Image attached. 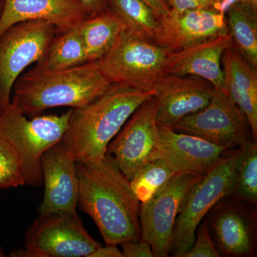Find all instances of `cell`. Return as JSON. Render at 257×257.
I'll return each instance as SVG.
<instances>
[{"label": "cell", "instance_id": "cell-22", "mask_svg": "<svg viewBox=\"0 0 257 257\" xmlns=\"http://www.w3.org/2000/svg\"><path fill=\"white\" fill-rule=\"evenodd\" d=\"M109 10L124 30L149 41H155L160 15L143 0H108Z\"/></svg>", "mask_w": 257, "mask_h": 257}, {"label": "cell", "instance_id": "cell-3", "mask_svg": "<svg viewBox=\"0 0 257 257\" xmlns=\"http://www.w3.org/2000/svg\"><path fill=\"white\" fill-rule=\"evenodd\" d=\"M111 84L103 74L99 61L61 70L36 65L17 79L11 102L32 117L52 108L87 105Z\"/></svg>", "mask_w": 257, "mask_h": 257}, {"label": "cell", "instance_id": "cell-28", "mask_svg": "<svg viewBox=\"0 0 257 257\" xmlns=\"http://www.w3.org/2000/svg\"><path fill=\"white\" fill-rule=\"evenodd\" d=\"M171 10L175 12H183L196 8H212L224 11L221 0H166Z\"/></svg>", "mask_w": 257, "mask_h": 257}, {"label": "cell", "instance_id": "cell-5", "mask_svg": "<svg viewBox=\"0 0 257 257\" xmlns=\"http://www.w3.org/2000/svg\"><path fill=\"white\" fill-rule=\"evenodd\" d=\"M239 154V147L222 157L186 194L172 235L170 253L173 256H184L192 247L204 216L224 198L234 194L235 167Z\"/></svg>", "mask_w": 257, "mask_h": 257}, {"label": "cell", "instance_id": "cell-14", "mask_svg": "<svg viewBox=\"0 0 257 257\" xmlns=\"http://www.w3.org/2000/svg\"><path fill=\"white\" fill-rule=\"evenodd\" d=\"M41 166L45 194L39 207V215L77 213L79 180L76 162L61 142L43 154Z\"/></svg>", "mask_w": 257, "mask_h": 257}, {"label": "cell", "instance_id": "cell-17", "mask_svg": "<svg viewBox=\"0 0 257 257\" xmlns=\"http://www.w3.org/2000/svg\"><path fill=\"white\" fill-rule=\"evenodd\" d=\"M231 46L229 35L213 37L178 52H170L165 74L195 76L205 79L218 90H224V72L221 59Z\"/></svg>", "mask_w": 257, "mask_h": 257}, {"label": "cell", "instance_id": "cell-13", "mask_svg": "<svg viewBox=\"0 0 257 257\" xmlns=\"http://www.w3.org/2000/svg\"><path fill=\"white\" fill-rule=\"evenodd\" d=\"M214 89L201 77L165 74L153 88L157 121L172 127L185 116L202 110L210 102Z\"/></svg>", "mask_w": 257, "mask_h": 257}, {"label": "cell", "instance_id": "cell-33", "mask_svg": "<svg viewBox=\"0 0 257 257\" xmlns=\"http://www.w3.org/2000/svg\"><path fill=\"white\" fill-rule=\"evenodd\" d=\"M223 9L226 12L228 7L233 4L243 5L257 11V0H221Z\"/></svg>", "mask_w": 257, "mask_h": 257}, {"label": "cell", "instance_id": "cell-12", "mask_svg": "<svg viewBox=\"0 0 257 257\" xmlns=\"http://www.w3.org/2000/svg\"><path fill=\"white\" fill-rule=\"evenodd\" d=\"M229 35L224 11L196 8L183 12L171 10L160 17L155 43L171 52H178L213 38Z\"/></svg>", "mask_w": 257, "mask_h": 257}, {"label": "cell", "instance_id": "cell-20", "mask_svg": "<svg viewBox=\"0 0 257 257\" xmlns=\"http://www.w3.org/2000/svg\"><path fill=\"white\" fill-rule=\"evenodd\" d=\"M87 62L100 60L124 30L110 10L84 19L78 25Z\"/></svg>", "mask_w": 257, "mask_h": 257}, {"label": "cell", "instance_id": "cell-31", "mask_svg": "<svg viewBox=\"0 0 257 257\" xmlns=\"http://www.w3.org/2000/svg\"><path fill=\"white\" fill-rule=\"evenodd\" d=\"M88 257H124V255L118 248L117 245L106 244L105 246L101 245Z\"/></svg>", "mask_w": 257, "mask_h": 257}, {"label": "cell", "instance_id": "cell-18", "mask_svg": "<svg viewBox=\"0 0 257 257\" xmlns=\"http://www.w3.org/2000/svg\"><path fill=\"white\" fill-rule=\"evenodd\" d=\"M254 219L243 208L221 204L211 224L221 249L234 256H252L256 249Z\"/></svg>", "mask_w": 257, "mask_h": 257}, {"label": "cell", "instance_id": "cell-11", "mask_svg": "<svg viewBox=\"0 0 257 257\" xmlns=\"http://www.w3.org/2000/svg\"><path fill=\"white\" fill-rule=\"evenodd\" d=\"M204 175L179 173L148 202L140 204L141 239L151 245L154 256L170 254L176 219L186 194Z\"/></svg>", "mask_w": 257, "mask_h": 257}, {"label": "cell", "instance_id": "cell-23", "mask_svg": "<svg viewBox=\"0 0 257 257\" xmlns=\"http://www.w3.org/2000/svg\"><path fill=\"white\" fill-rule=\"evenodd\" d=\"M87 62L78 26L56 35L39 67L50 70L72 68Z\"/></svg>", "mask_w": 257, "mask_h": 257}, {"label": "cell", "instance_id": "cell-15", "mask_svg": "<svg viewBox=\"0 0 257 257\" xmlns=\"http://www.w3.org/2000/svg\"><path fill=\"white\" fill-rule=\"evenodd\" d=\"M162 160L179 173L204 175L222 159L226 147L211 143L189 134L176 133L173 128L159 124Z\"/></svg>", "mask_w": 257, "mask_h": 257}, {"label": "cell", "instance_id": "cell-35", "mask_svg": "<svg viewBox=\"0 0 257 257\" xmlns=\"http://www.w3.org/2000/svg\"><path fill=\"white\" fill-rule=\"evenodd\" d=\"M0 256H5L4 251H3L1 246H0Z\"/></svg>", "mask_w": 257, "mask_h": 257}, {"label": "cell", "instance_id": "cell-21", "mask_svg": "<svg viewBox=\"0 0 257 257\" xmlns=\"http://www.w3.org/2000/svg\"><path fill=\"white\" fill-rule=\"evenodd\" d=\"M225 13L227 15L231 47L257 71V11L233 4L228 7Z\"/></svg>", "mask_w": 257, "mask_h": 257}, {"label": "cell", "instance_id": "cell-4", "mask_svg": "<svg viewBox=\"0 0 257 257\" xmlns=\"http://www.w3.org/2000/svg\"><path fill=\"white\" fill-rule=\"evenodd\" d=\"M70 110L62 114L37 115L28 119L13 103L0 114V139L18 155L28 185L43 184L41 159L47 150L62 141Z\"/></svg>", "mask_w": 257, "mask_h": 257}, {"label": "cell", "instance_id": "cell-2", "mask_svg": "<svg viewBox=\"0 0 257 257\" xmlns=\"http://www.w3.org/2000/svg\"><path fill=\"white\" fill-rule=\"evenodd\" d=\"M153 94L154 90L112 83L92 102L71 109L61 144L76 163L99 162L128 118Z\"/></svg>", "mask_w": 257, "mask_h": 257}, {"label": "cell", "instance_id": "cell-6", "mask_svg": "<svg viewBox=\"0 0 257 257\" xmlns=\"http://www.w3.org/2000/svg\"><path fill=\"white\" fill-rule=\"evenodd\" d=\"M170 51L123 30L114 45L99 60L103 74L111 83L125 84L143 91L165 74Z\"/></svg>", "mask_w": 257, "mask_h": 257}, {"label": "cell", "instance_id": "cell-1", "mask_svg": "<svg viewBox=\"0 0 257 257\" xmlns=\"http://www.w3.org/2000/svg\"><path fill=\"white\" fill-rule=\"evenodd\" d=\"M78 205L95 222L106 244L141 240L140 203L116 160L106 153L94 163H76Z\"/></svg>", "mask_w": 257, "mask_h": 257}, {"label": "cell", "instance_id": "cell-9", "mask_svg": "<svg viewBox=\"0 0 257 257\" xmlns=\"http://www.w3.org/2000/svg\"><path fill=\"white\" fill-rule=\"evenodd\" d=\"M107 147L120 170L131 180L144 165L160 155L161 136L153 96L144 101Z\"/></svg>", "mask_w": 257, "mask_h": 257}, {"label": "cell", "instance_id": "cell-26", "mask_svg": "<svg viewBox=\"0 0 257 257\" xmlns=\"http://www.w3.org/2000/svg\"><path fill=\"white\" fill-rule=\"evenodd\" d=\"M26 184L21 162L14 149L0 139V189Z\"/></svg>", "mask_w": 257, "mask_h": 257}, {"label": "cell", "instance_id": "cell-10", "mask_svg": "<svg viewBox=\"0 0 257 257\" xmlns=\"http://www.w3.org/2000/svg\"><path fill=\"white\" fill-rule=\"evenodd\" d=\"M171 128L228 149L253 139L244 113L227 94L216 89L204 109L185 116Z\"/></svg>", "mask_w": 257, "mask_h": 257}, {"label": "cell", "instance_id": "cell-16", "mask_svg": "<svg viewBox=\"0 0 257 257\" xmlns=\"http://www.w3.org/2000/svg\"><path fill=\"white\" fill-rule=\"evenodd\" d=\"M88 17L79 0H5L0 37L13 25L34 20L52 24L59 35L78 26Z\"/></svg>", "mask_w": 257, "mask_h": 257}, {"label": "cell", "instance_id": "cell-8", "mask_svg": "<svg viewBox=\"0 0 257 257\" xmlns=\"http://www.w3.org/2000/svg\"><path fill=\"white\" fill-rule=\"evenodd\" d=\"M32 257H88L101 246L77 213L39 215L24 235Z\"/></svg>", "mask_w": 257, "mask_h": 257}, {"label": "cell", "instance_id": "cell-29", "mask_svg": "<svg viewBox=\"0 0 257 257\" xmlns=\"http://www.w3.org/2000/svg\"><path fill=\"white\" fill-rule=\"evenodd\" d=\"M124 257H154L151 245L143 240L127 241L121 243Z\"/></svg>", "mask_w": 257, "mask_h": 257}, {"label": "cell", "instance_id": "cell-25", "mask_svg": "<svg viewBox=\"0 0 257 257\" xmlns=\"http://www.w3.org/2000/svg\"><path fill=\"white\" fill-rule=\"evenodd\" d=\"M235 193L246 202H257V145L253 139L239 147L235 167Z\"/></svg>", "mask_w": 257, "mask_h": 257}, {"label": "cell", "instance_id": "cell-30", "mask_svg": "<svg viewBox=\"0 0 257 257\" xmlns=\"http://www.w3.org/2000/svg\"><path fill=\"white\" fill-rule=\"evenodd\" d=\"M89 16L100 14L109 10L108 0H79Z\"/></svg>", "mask_w": 257, "mask_h": 257}, {"label": "cell", "instance_id": "cell-19", "mask_svg": "<svg viewBox=\"0 0 257 257\" xmlns=\"http://www.w3.org/2000/svg\"><path fill=\"white\" fill-rule=\"evenodd\" d=\"M224 66L223 92L246 115L253 140L257 139V71L237 51L230 47L222 55Z\"/></svg>", "mask_w": 257, "mask_h": 257}, {"label": "cell", "instance_id": "cell-34", "mask_svg": "<svg viewBox=\"0 0 257 257\" xmlns=\"http://www.w3.org/2000/svg\"><path fill=\"white\" fill-rule=\"evenodd\" d=\"M5 0H0V15L3 11V7H4Z\"/></svg>", "mask_w": 257, "mask_h": 257}, {"label": "cell", "instance_id": "cell-27", "mask_svg": "<svg viewBox=\"0 0 257 257\" xmlns=\"http://www.w3.org/2000/svg\"><path fill=\"white\" fill-rule=\"evenodd\" d=\"M221 256L211 239L208 229L202 225L198 229L192 247L185 253L183 257H219Z\"/></svg>", "mask_w": 257, "mask_h": 257}, {"label": "cell", "instance_id": "cell-7", "mask_svg": "<svg viewBox=\"0 0 257 257\" xmlns=\"http://www.w3.org/2000/svg\"><path fill=\"white\" fill-rule=\"evenodd\" d=\"M56 35L53 25L34 20L13 25L0 37V114L11 104L17 79L29 66L41 63Z\"/></svg>", "mask_w": 257, "mask_h": 257}, {"label": "cell", "instance_id": "cell-32", "mask_svg": "<svg viewBox=\"0 0 257 257\" xmlns=\"http://www.w3.org/2000/svg\"><path fill=\"white\" fill-rule=\"evenodd\" d=\"M147 5H150L152 9L158 13L160 16H164L170 13V7L166 0H143Z\"/></svg>", "mask_w": 257, "mask_h": 257}, {"label": "cell", "instance_id": "cell-24", "mask_svg": "<svg viewBox=\"0 0 257 257\" xmlns=\"http://www.w3.org/2000/svg\"><path fill=\"white\" fill-rule=\"evenodd\" d=\"M172 167L160 160L149 162L140 169L130 181L140 204L148 202L177 175Z\"/></svg>", "mask_w": 257, "mask_h": 257}]
</instances>
